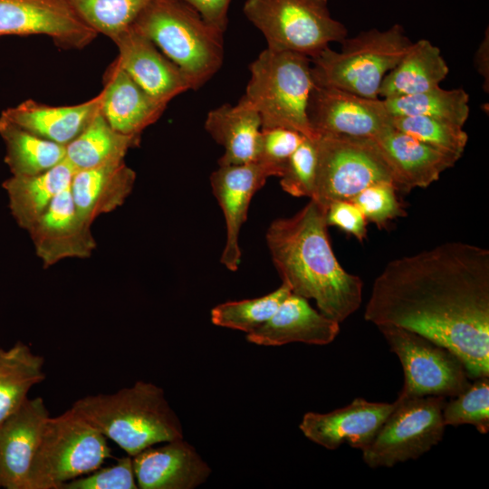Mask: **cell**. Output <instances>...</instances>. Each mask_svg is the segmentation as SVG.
<instances>
[{
  "label": "cell",
  "mask_w": 489,
  "mask_h": 489,
  "mask_svg": "<svg viewBox=\"0 0 489 489\" xmlns=\"http://www.w3.org/2000/svg\"><path fill=\"white\" fill-rule=\"evenodd\" d=\"M135 181L136 172L117 160L76 171L70 190L78 213L92 225L101 215L123 205Z\"/></svg>",
  "instance_id": "cell-23"
},
{
  "label": "cell",
  "mask_w": 489,
  "mask_h": 489,
  "mask_svg": "<svg viewBox=\"0 0 489 489\" xmlns=\"http://www.w3.org/2000/svg\"><path fill=\"white\" fill-rule=\"evenodd\" d=\"M71 408L131 456L156 444L183 438L182 425L164 390L151 382L89 395Z\"/></svg>",
  "instance_id": "cell-3"
},
{
  "label": "cell",
  "mask_w": 489,
  "mask_h": 489,
  "mask_svg": "<svg viewBox=\"0 0 489 489\" xmlns=\"http://www.w3.org/2000/svg\"><path fill=\"white\" fill-rule=\"evenodd\" d=\"M392 126L423 143L459 158L468 141L463 127L429 117H392Z\"/></svg>",
  "instance_id": "cell-34"
},
{
  "label": "cell",
  "mask_w": 489,
  "mask_h": 489,
  "mask_svg": "<svg viewBox=\"0 0 489 489\" xmlns=\"http://www.w3.org/2000/svg\"><path fill=\"white\" fill-rule=\"evenodd\" d=\"M446 398L424 396L402 398L382 424L370 445L362 451L371 467H392L428 452L443 438V408Z\"/></svg>",
  "instance_id": "cell-10"
},
{
  "label": "cell",
  "mask_w": 489,
  "mask_h": 489,
  "mask_svg": "<svg viewBox=\"0 0 489 489\" xmlns=\"http://www.w3.org/2000/svg\"><path fill=\"white\" fill-rule=\"evenodd\" d=\"M139 142L140 135L117 131L99 110L85 129L66 145L65 160L76 171L124 160L128 151L138 147Z\"/></svg>",
  "instance_id": "cell-28"
},
{
  "label": "cell",
  "mask_w": 489,
  "mask_h": 489,
  "mask_svg": "<svg viewBox=\"0 0 489 489\" xmlns=\"http://www.w3.org/2000/svg\"><path fill=\"white\" fill-rule=\"evenodd\" d=\"M307 115L316 135L375 139L392 126L383 99H369L332 87L314 84Z\"/></svg>",
  "instance_id": "cell-12"
},
{
  "label": "cell",
  "mask_w": 489,
  "mask_h": 489,
  "mask_svg": "<svg viewBox=\"0 0 489 489\" xmlns=\"http://www.w3.org/2000/svg\"><path fill=\"white\" fill-rule=\"evenodd\" d=\"M138 488L194 489L204 484L211 468L183 438L149 446L132 456Z\"/></svg>",
  "instance_id": "cell-20"
},
{
  "label": "cell",
  "mask_w": 489,
  "mask_h": 489,
  "mask_svg": "<svg viewBox=\"0 0 489 489\" xmlns=\"http://www.w3.org/2000/svg\"><path fill=\"white\" fill-rule=\"evenodd\" d=\"M265 241L274 267L292 293L313 299L321 313L340 323L360 308L363 282L338 262L326 209L315 200L290 217L273 220Z\"/></svg>",
  "instance_id": "cell-2"
},
{
  "label": "cell",
  "mask_w": 489,
  "mask_h": 489,
  "mask_svg": "<svg viewBox=\"0 0 489 489\" xmlns=\"http://www.w3.org/2000/svg\"><path fill=\"white\" fill-rule=\"evenodd\" d=\"M100 101V93L71 106L26 100L3 110L1 116L31 133L66 146L89 124L99 110Z\"/></svg>",
  "instance_id": "cell-24"
},
{
  "label": "cell",
  "mask_w": 489,
  "mask_h": 489,
  "mask_svg": "<svg viewBox=\"0 0 489 489\" xmlns=\"http://www.w3.org/2000/svg\"><path fill=\"white\" fill-rule=\"evenodd\" d=\"M397 191L392 183H377L363 189L350 201L360 208L368 222L382 228L389 221L407 216Z\"/></svg>",
  "instance_id": "cell-37"
},
{
  "label": "cell",
  "mask_w": 489,
  "mask_h": 489,
  "mask_svg": "<svg viewBox=\"0 0 489 489\" xmlns=\"http://www.w3.org/2000/svg\"><path fill=\"white\" fill-rule=\"evenodd\" d=\"M98 34L113 39L134 24L151 0H67Z\"/></svg>",
  "instance_id": "cell-33"
},
{
  "label": "cell",
  "mask_w": 489,
  "mask_h": 489,
  "mask_svg": "<svg viewBox=\"0 0 489 489\" xmlns=\"http://www.w3.org/2000/svg\"><path fill=\"white\" fill-rule=\"evenodd\" d=\"M304 136L287 128H262L254 161L273 168L281 177L287 161L301 144Z\"/></svg>",
  "instance_id": "cell-38"
},
{
  "label": "cell",
  "mask_w": 489,
  "mask_h": 489,
  "mask_svg": "<svg viewBox=\"0 0 489 489\" xmlns=\"http://www.w3.org/2000/svg\"><path fill=\"white\" fill-rule=\"evenodd\" d=\"M270 177H277L276 171L258 161L219 166L210 176L212 192L224 214L226 227L220 262L229 271L235 272L240 265L239 234L246 221L251 200Z\"/></svg>",
  "instance_id": "cell-14"
},
{
  "label": "cell",
  "mask_w": 489,
  "mask_h": 489,
  "mask_svg": "<svg viewBox=\"0 0 489 489\" xmlns=\"http://www.w3.org/2000/svg\"><path fill=\"white\" fill-rule=\"evenodd\" d=\"M475 63L477 72L484 79V85L486 84V89L488 91V83H489V37H488V29L484 34V38L481 42L475 57Z\"/></svg>",
  "instance_id": "cell-42"
},
{
  "label": "cell",
  "mask_w": 489,
  "mask_h": 489,
  "mask_svg": "<svg viewBox=\"0 0 489 489\" xmlns=\"http://www.w3.org/2000/svg\"><path fill=\"white\" fill-rule=\"evenodd\" d=\"M205 129L225 151L218 166L238 165L255 160L262 121L258 112L239 100L211 110Z\"/></svg>",
  "instance_id": "cell-25"
},
{
  "label": "cell",
  "mask_w": 489,
  "mask_h": 489,
  "mask_svg": "<svg viewBox=\"0 0 489 489\" xmlns=\"http://www.w3.org/2000/svg\"><path fill=\"white\" fill-rule=\"evenodd\" d=\"M364 318L447 348L471 379L489 376V250L448 242L390 261L374 282Z\"/></svg>",
  "instance_id": "cell-1"
},
{
  "label": "cell",
  "mask_w": 489,
  "mask_h": 489,
  "mask_svg": "<svg viewBox=\"0 0 489 489\" xmlns=\"http://www.w3.org/2000/svg\"><path fill=\"white\" fill-rule=\"evenodd\" d=\"M449 68L438 47L428 40L412 43L400 62L383 78L379 97L391 99L420 93L439 86Z\"/></svg>",
  "instance_id": "cell-27"
},
{
  "label": "cell",
  "mask_w": 489,
  "mask_h": 489,
  "mask_svg": "<svg viewBox=\"0 0 489 489\" xmlns=\"http://www.w3.org/2000/svg\"><path fill=\"white\" fill-rule=\"evenodd\" d=\"M0 136L5 145V161L12 176L36 175L65 159V145L31 133L1 115Z\"/></svg>",
  "instance_id": "cell-30"
},
{
  "label": "cell",
  "mask_w": 489,
  "mask_h": 489,
  "mask_svg": "<svg viewBox=\"0 0 489 489\" xmlns=\"http://www.w3.org/2000/svg\"><path fill=\"white\" fill-rule=\"evenodd\" d=\"M243 12L264 36L266 48L310 59L348 34L331 17L328 0H246Z\"/></svg>",
  "instance_id": "cell-8"
},
{
  "label": "cell",
  "mask_w": 489,
  "mask_h": 489,
  "mask_svg": "<svg viewBox=\"0 0 489 489\" xmlns=\"http://www.w3.org/2000/svg\"><path fill=\"white\" fill-rule=\"evenodd\" d=\"M112 42L118 48L116 60L120 67L157 101L168 104L176 96L192 90L185 73L133 26Z\"/></svg>",
  "instance_id": "cell-17"
},
{
  "label": "cell",
  "mask_w": 489,
  "mask_h": 489,
  "mask_svg": "<svg viewBox=\"0 0 489 489\" xmlns=\"http://www.w3.org/2000/svg\"><path fill=\"white\" fill-rule=\"evenodd\" d=\"M35 34L62 49H82L98 35L67 0H0V37Z\"/></svg>",
  "instance_id": "cell-13"
},
{
  "label": "cell",
  "mask_w": 489,
  "mask_h": 489,
  "mask_svg": "<svg viewBox=\"0 0 489 489\" xmlns=\"http://www.w3.org/2000/svg\"><path fill=\"white\" fill-rule=\"evenodd\" d=\"M100 112L117 131L140 135L167 108L138 85L115 59L106 69L100 92Z\"/></svg>",
  "instance_id": "cell-22"
},
{
  "label": "cell",
  "mask_w": 489,
  "mask_h": 489,
  "mask_svg": "<svg viewBox=\"0 0 489 489\" xmlns=\"http://www.w3.org/2000/svg\"><path fill=\"white\" fill-rule=\"evenodd\" d=\"M43 365V357L21 341L0 349V424L23 405L34 386L45 379Z\"/></svg>",
  "instance_id": "cell-29"
},
{
  "label": "cell",
  "mask_w": 489,
  "mask_h": 489,
  "mask_svg": "<svg viewBox=\"0 0 489 489\" xmlns=\"http://www.w3.org/2000/svg\"><path fill=\"white\" fill-rule=\"evenodd\" d=\"M76 170L65 159L33 176H11L3 183L9 208L17 225L27 232L46 211L54 197L70 187Z\"/></svg>",
  "instance_id": "cell-26"
},
{
  "label": "cell",
  "mask_w": 489,
  "mask_h": 489,
  "mask_svg": "<svg viewBox=\"0 0 489 489\" xmlns=\"http://www.w3.org/2000/svg\"><path fill=\"white\" fill-rule=\"evenodd\" d=\"M395 407V401L370 402L357 398L349 405L328 413H305L299 428L309 440L328 450L348 444L363 451Z\"/></svg>",
  "instance_id": "cell-15"
},
{
  "label": "cell",
  "mask_w": 489,
  "mask_h": 489,
  "mask_svg": "<svg viewBox=\"0 0 489 489\" xmlns=\"http://www.w3.org/2000/svg\"><path fill=\"white\" fill-rule=\"evenodd\" d=\"M50 417L41 397L28 398L0 424V487L27 489L31 464Z\"/></svg>",
  "instance_id": "cell-18"
},
{
  "label": "cell",
  "mask_w": 489,
  "mask_h": 489,
  "mask_svg": "<svg viewBox=\"0 0 489 489\" xmlns=\"http://www.w3.org/2000/svg\"><path fill=\"white\" fill-rule=\"evenodd\" d=\"M110 457L108 438L70 408L47 419L31 464L27 489H62Z\"/></svg>",
  "instance_id": "cell-7"
},
{
  "label": "cell",
  "mask_w": 489,
  "mask_h": 489,
  "mask_svg": "<svg viewBox=\"0 0 489 489\" xmlns=\"http://www.w3.org/2000/svg\"><path fill=\"white\" fill-rule=\"evenodd\" d=\"M131 455L118 458L113 465L102 467L66 483L62 489H137Z\"/></svg>",
  "instance_id": "cell-39"
},
{
  "label": "cell",
  "mask_w": 489,
  "mask_h": 489,
  "mask_svg": "<svg viewBox=\"0 0 489 489\" xmlns=\"http://www.w3.org/2000/svg\"><path fill=\"white\" fill-rule=\"evenodd\" d=\"M194 8L210 25L225 33L232 0H181Z\"/></svg>",
  "instance_id": "cell-41"
},
{
  "label": "cell",
  "mask_w": 489,
  "mask_h": 489,
  "mask_svg": "<svg viewBox=\"0 0 489 489\" xmlns=\"http://www.w3.org/2000/svg\"><path fill=\"white\" fill-rule=\"evenodd\" d=\"M91 224L73 203L70 187L58 194L28 231L44 268L67 258H88L97 246Z\"/></svg>",
  "instance_id": "cell-16"
},
{
  "label": "cell",
  "mask_w": 489,
  "mask_h": 489,
  "mask_svg": "<svg viewBox=\"0 0 489 489\" xmlns=\"http://www.w3.org/2000/svg\"><path fill=\"white\" fill-rule=\"evenodd\" d=\"M318 137H304L280 177L282 189L292 197L311 199L313 196L318 167Z\"/></svg>",
  "instance_id": "cell-36"
},
{
  "label": "cell",
  "mask_w": 489,
  "mask_h": 489,
  "mask_svg": "<svg viewBox=\"0 0 489 489\" xmlns=\"http://www.w3.org/2000/svg\"><path fill=\"white\" fill-rule=\"evenodd\" d=\"M383 101L392 117H429L459 127H464L470 112L469 96L463 89L446 90L436 86L420 93Z\"/></svg>",
  "instance_id": "cell-31"
},
{
  "label": "cell",
  "mask_w": 489,
  "mask_h": 489,
  "mask_svg": "<svg viewBox=\"0 0 489 489\" xmlns=\"http://www.w3.org/2000/svg\"><path fill=\"white\" fill-rule=\"evenodd\" d=\"M291 292L290 287L282 283L264 296L222 302L211 310V321L219 327L250 333L266 322Z\"/></svg>",
  "instance_id": "cell-32"
},
{
  "label": "cell",
  "mask_w": 489,
  "mask_h": 489,
  "mask_svg": "<svg viewBox=\"0 0 489 489\" xmlns=\"http://www.w3.org/2000/svg\"><path fill=\"white\" fill-rule=\"evenodd\" d=\"M311 59L265 48L250 64V79L240 100L259 114L262 128H287L315 138L307 107L314 82Z\"/></svg>",
  "instance_id": "cell-5"
},
{
  "label": "cell",
  "mask_w": 489,
  "mask_h": 489,
  "mask_svg": "<svg viewBox=\"0 0 489 489\" xmlns=\"http://www.w3.org/2000/svg\"><path fill=\"white\" fill-rule=\"evenodd\" d=\"M328 226L334 225L353 235L360 243L367 237L368 221L360 208L350 200L331 203L326 208Z\"/></svg>",
  "instance_id": "cell-40"
},
{
  "label": "cell",
  "mask_w": 489,
  "mask_h": 489,
  "mask_svg": "<svg viewBox=\"0 0 489 489\" xmlns=\"http://www.w3.org/2000/svg\"><path fill=\"white\" fill-rule=\"evenodd\" d=\"M373 139L398 191L409 192L416 187H428L460 158L423 143L393 126Z\"/></svg>",
  "instance_id": "cell-19"
},
{
  "label": "cell",
  "mask_w": 489,
  "mask_h": 489,
  "mask_svg": "<svg viewBox=\"0 0 489 489\" xmlns=\"http://www.w3.org/2000/svg\"><path fill=\"white\" fill-rule=\"evenodd\" d=\"M378 328L403 368L404 385L398 397L453 398L471 384L464 363L447 348L405 328Z\"/></svg>",
  "instance_id": "cell-11"
},
{
  "label": "cell",
  "mask_w": 489,
  "mask_h": 489,
  "mask_svg": "<svg viewBox=\"0 0 489 489\" xmlns=\"http://www.w3.org/2000/svg\"><path fill=\"white\" fill-rule=\"evenodd\" d=\"M412 43L399 24L386 31L360 32L346 37L340 43V52L329 46L312 58V80L319 86L378 99L383 78L400 62Z\"/></svg>",
  "instance_id": "cell-6"
},
{
  "label": "cell",
  "mask_w": 489,
  "mask_h": 489,
  "mask_svg": "<svg viewBox=\"0 0 489 489\" xmlns=\"http://www.w3.org/2000/svg\"><path fill=\"white\" fill-rule=\"evenodd\" d=\"M132 26L185 73L194 91L223 64L224 33L181 0H151Z\"/></svg>",
  "instance_id": "cell-4"
},
{
  "label": "cell",
  "mask_w": 489,
  "mask_h": 489,
  "mask_svg": "<svg viewBox=\"0 0 489 489\" xmlns=\"http://www.w3.org/2000/svg\"><path fill=\"white\" fill-rule=\"evenodd\" d=\"M339 332L340 322L313 309L307 299L291 292L266 322L246 334V340L261 346L292 342L326 345Z\"/></svg>",
  "instance_id": "cell-21"
},
{
  "label": "cell",
  "mask_w": 489,
  "mask_h": 489,
  "mask_svg": "<svg viewBox=\"0 0 489 489\" xmlns=\"http://www.w3.org/2000/svg\"><path fill=\"white\" fill-rule=\"evenodd\" d=\"M381 182L393 184V179L373 139L319 135L317 175L311 199L326 209L332 202L351 200L366 187Z\"/></svg>",
  "instance_id": "cell-9"
},
{
  "label": "cell",
  "mask_w": 489,
  "mask_h": 489,
  "mask_svg": "<svg viewBox=\"0 0 489 489\" xmlns=\"http://www.w3.org/2000/svg\"><path fill=\"white\" fill-rule=\"evenodd\" d=\"M474 382L455 397L446 401L442 411L444 424L457 427L474 426L481 434L489 431V376Z\"/></svg>",
  "instance_id": "cell-35"
}]
</instances>
